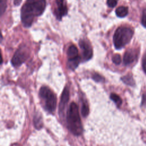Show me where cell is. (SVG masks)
<instances>
[{"label":"cell","instance_id":"1","mask_svg":"<svg viewBox=\"0 0 146 146\" xmlns=\"http://www.w3.org/2000/svg\"><path fill=\"white\" fill-rule=\"evenodd\" d=\"M46 7V0H26L21 11L23 25L26 27L31 26L35 17L40 15Z\"/></svg>","mask_w":146,"mask_h":146},{"label":"cell","instance_id":"2","mask_svg":"<svg viewBox=\"0 0 146 146\" xmlns=\"http://www.w3.org/2000/svg\"><path fill=\"white\" fill-rule=\"evenodd\" d=\"M67 123L68 129L74 135L79 136L82 133L83 127L81 122L78 106L72 102L67 113Z\"/></svg>","mask_w":146,"mask_h":146},{"label":"cell","instance_id":"3","mask_svg":"<svg viewBox=\"0 0 146 146\" xmlns=\"http://www.w3.org/2000/svg\"><path fill=\"white\" fill-rule=\"evenodd\" d=\"M133 34V30L127 27H120L115 31L113 36V44L116 49L123 48L129 42Z\"/></svg>","mask_w":146,"mask_h":146},{"label":"cell","instance_id":"4","mask_svg":"<svg viewBox=\"0 0 146 146\" xmlns=\"http://www.w3.org/2000/svg\"><path fill=\"white\" fill-rule=\"evenodd\" d=\"M39 95L44 100L45 109L49 112H54L56 106V99L53 92L48 87L43 86L39 90Z\"/></svg>","mask_w":146,"mask_h":146},{"label":"cell","instance_id":"5","mask_svg":"<svg viewBox=\"0 0 146 146\" xmlns=\"http://www.w3.org/2000/svg\"><path fill=\"white\" fill-rule=\"evenodd\" d=\"M29 52L25 46L20 47L11 59V64L15 67L21 66L28 58Z\"/></svg>","mask_w":146,"mask_h":146},{"label":"cell","instance_id":"6","mask_svg":"<svg viewBox=\"0 0 146 146\" xmlns=\"http://www.w3.org/2000/svg\"><path fill=\"white\" fill-rule=\"evenodd\" d=\"M79 46L82 51L84 60H90L92 56V49L90 44L84 39H81L79 42Z\"/></svg>","mask_w":146,"mask_h":146},{"label":"cell","instance_id":"7","mask_svg":"<svg viewBox=\"0 0 146 146\" xmlns=\"http://www.w3.org/2000/svg\"><path fill=\"white\" fill-rule=\"evenodd\" d=\"M56 3L57 7L55 10V15L58 19L60 20L63 16L67 14V7L64 3V0H56Z\"/></svg>","mask_w":146,"mask_h":146},{"label":"cell","instance_id":"8","mask_svg":"<svg viewBox=\"0 0 146 146\" xmlns=\"http://www.w3.org/2000/svg\"><path fill=\"white\" fill-rule=\"evenodd\" d=\"M69 100V90L67 87H65L62 92L60 100L59 106V112L60 113H62L66 107V106Z\"/></svg>","mask_w":146,"mask_h":146},{"label":"cell","instance_id":"9","mask_svg":"<svg viewBox=\"0 0 146 146\" xmlns=\"http://www.w3.org/2000/svg\"><path fill=\"white\" fill-rule=\"evenodd\" d=\"M136 57V54L134 50L131 49L127 50L124 55V57H123L124 63L126 65L132 63L135 60Z\"/></svg>","mask_w":146,"mask_h":146},{"label":"cell","instance_id":"10","mask_svg":"<svg viewBox=\"0 0 146 146\" xmlns=\"http://www.w3.org/2000/svg\"><path fill=\"white\" fill-rule=\"evenodd\" d=\"M80 61V58L79 56L74 58L68 59V62H67L68 67L71 70H74L78 67Z\"/></svg>","mask_w":146,"mask_h":146},{"label":"cell","instance_id":"11","mask_svg":"<svg viewBox=\"0 0 146 146\" xmlns=\"http://www.w3.org/2000/svg\"><path fill=\"white\" fill-rule=\"evenodd\" d=\"M68 59L74 58L78 56V50L75 45L70 46L67 50Z\"/></svg>","mask_w":146,"mask_h":146},{"label":"cell","instance_id":"12","mask_svg":"<svg viewBox=\"0 0 146 146\" xmlns=\"http://www.w3.org/2000/svg\"><path fill=\"white\" fill-rule=\"evenodd\" d=\"M115 13L118 17L123 18L128 14V9L125 6H120L116 9Z\"/></svg>","mask_w":146,"mask_h":146},{"label":"cell","instance_id":"13","mask_svg":"<svg viewBox=\"0 0 146 146\" xmlns=\"http://www.w3.org/2000/svg\"><path fill=\"white\" fill-rule=\"evenodd\" d=\"M110 98L113 100L117 107H120L122 103V100L120 96L115 93H112L110 95Z\"/></svg>","mask_w":146,"mask_h":146},{"label":"cell","instance_id":"14","mask_svg":"<svg viewBox=\"0 0 146 146\" xmlns=\"http://www.w3.org/2000/svg\"><path fill=\"white\" fill-rule=\"evenodd\" d=\"M34 123L35 127L38 129H40L42 127V121L41 116H38V115H35L34 119Z\"/></svg>","mask_w":146,"mask_h":146},{"label":"cell","instance_id":"15","mask_svg":"<svg viewBox=\"0 0 146 146\" xmlns=\"http://www.w3.org/2000/svg\"><path fill=\"white\" fill-rule=\"evenodd\" d=\"M81 112H82V114L83 117H86L88 115L89 108H88V106L86 102H83V104L82 105Z\"/></svg>","mask_w":146,"mask_h":146},{"label":"cell","instance_id":"16","mask_svg":"<svg viewBox=\"0 0 146 146\" xmlns=\"http://www.w3.org/2000/svg\"><path fill=\"white\" fill-rule=\"evenodd\" d=\"M121 79H122V80L125 83H126L128 85H133L134 84V81H133L131 75H127L123 77Z\"/></svg>","mask_w":146,"mask_h":146},{"label":"cell","instance_id":"17","mask_svg":"<svg viewBox=\"0 0 146 146\" xmlns=\"http://www.w3.org/2000/svg\"><path fill=\"white\" fill-rule=\"evenodd\" d=\"M7 6V0H0V13L2 15L6 10Z\"/></svg>","mask_w":146,"mask_h":146},{"label":"cell","instance_id":"18","mask_svg":"<svg viewBox=\"0 0 146 146\" xmlns=\"http://www.w3.org/2000/svg\"><path fill=\"white\" fill-rule=\"evenodd\" d=\"M112 62L116 64H119L121 63V57L119 54H115L112 58Z\"/></svg>","mask_w":146,"mask_h":146},{"label":"cell","instance_id":"19","mask_svg":"<svg viewBox=\"0 0 146 146\" xmlns=\"http://www.w3.org/2000/svg\"><path fill=\"white\" fill-rule=\"evenodd\" d=\"M141 23L143 26L146 28V9L143 10L141 17Z\"/></svg>","mask_w":146,"mask_h":146},{"label":"cell","instance_id":"20","mask_svg":"<svg viewBox=\"0 0 146 146\" xmlns=\"http://www.w3.org/2000/svg\"><path fill=\"white\" fill-rule=\"evenodd\" d=\"M92 78L96 82H101L103 81L104 78L103 77H102L101 75H100L99 74H97V73H95L93 76H92Z\"/></svg>","mask_w":146,"mask_h":146},{"label":"cell","instance_id":"21","mask_svg":"<svg viewBox=\"0 0 146 146\" xmlns=\"http://www.w3.org/2000/svg\"><path fill=\"white\" fill-rule=\"evenodd\" d=\"M117 3V0H107V4L110 7H114Z\"/></svg>","mask_w":146,"mask_h":146},{"label":"cell","instance_id":"22","mask_svg":"<svg viewBox=\"0 0 146 146\" xmlns=\"http://www.w3.org/2000/svg\"><path fill=\"white\" fill-rule=\"evenodd\" d=\"M143 67L144 72L146 73V56L144 57L143 62Z\"/></svg>","mask_w":146,"mask_h":146}]
</instances>
